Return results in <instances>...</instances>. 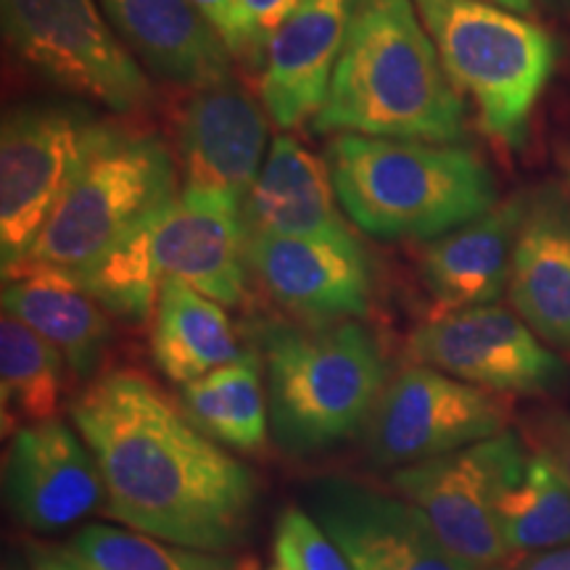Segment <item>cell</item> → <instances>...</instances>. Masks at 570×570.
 <instances>
[{
  "instance_id": "1",
  "label": "cell",
  "mask_w": 570,
  "mask_h": 570,
  "mask_svg": "<svg viewBox=\"0 0 570 570\" xmlns=\"http://www.w3.org/2000/svg\"><path fill=\"white\" fill-rule=\"evenodd\" d=\"M71 420L101 470L106 512L169 544L223 552L252 523L256 479L138 370L92 377Z\"/></svg>"
},
{
  "instance_id": "2",
  "label": "cell",
  "mask_w": 570,
  "mask_h": 570,
  "mask_svg": "<svg viewBox=\"0 0 570 570\" xmlns=\"http://www.w3.org/2000/svg\"><path fill=\"white\" fill-rule=\"evenodd\" d=\"M315 132L458 142L465 104L412 0H360Z\"/></svg>"
},
{
  "instance_id": "3",
  "label": "cell",
  "mask_w": 570,
  "mask_h": 570,
  "mask_svg": "<svg viewBox=\"0 0 570 570\" xmlns=\"http://www.w3.org/2000/svg\"><path fill=\"white\" fill-rule=\"evenodd\" d=\"M327 169L341 209L381 240H436L499 204L489 164L458 142L344 132Z\"/></svg>"
},
{
  "instance_id": "4",
  "label": "cell",
  "mask_w": 570,
  "mask_h": 570,
  "mask_svg": "<svg viewBox=\"0 0 570 570\" xmlns=\"http://www.w3.org/2000/svg\"><path fill=\"white\" fill-rule=\"evenodd\" d=\"M267 407L277 446L315 454L354 439L386 391V360L354 320L265 333Z\"/></svg>"
},
{
  "instance_id": "5",
  "label": "cell",
  "mask_w": 570,
  "mask_h": 570,
  "mask_svg": "<svg viewBox=\"0 0 570 570\" xmlns=\"http://www.w3.org/2000/svg\"><path fill=\"white\" fill-rule=\"evenodd\" d=\"M449 80L494 140L520 148L558 63V42L523 13L487 0H412Z\"/></svg>"
},
{
  "instance_id": "6",
  "label": "cell",
  "mask_w": 570,
  "mask_h": 570,
  "mask_svg": "<svg viewBox=\"0 0 570 570\" xmlns=\"http://www.w3.org/2000/svg\"><path fill=\"white\" fill-rule=\"evenodd\" d=\"M177 194L175 159L161 140L111 132L69 185L19 267L82 273L146 214Z\"/></svg>"
},
{
  "instance_id": "7",
  "label": "cell",
  "mask_w": 570,
  "mask_h": 570,
  "mask_svg": "<svg viewBox=\"0 0 570 570\" xmlns=\"http://www.w3.org/2000/svg\"><path fill=\"white\" fill-rule=\"evenodd\" d=\"M3 38L27 67L114 114H135L154 90L98 0H0Z\"/></svg>"
},
{
  "instance_id": "8",
  "label": "cell",
  "mask_w": 570,
  "mask_h": 570,
  "mask_svg": "<svg viewBox=\"0 0 570 570\" xmlns=\"http://www.w3.org/2000/svg\"><path fill=\"white\" fill-rule=\"evenodd\" d=\"M109 127L80 106L27 104L0 127V262L3 275L24 265L35 240Z\"/></svg>"
},
{
  "instance_id": "9",
  "label": "cell",
  "mask_w": 570,
  "mask_h": 570,
  "mask_svg": "<svg viewBox=\"0 0 570 570\" xmlns=\"http://www.w3.org/2000/svg\"><path fill=\"white\" fill-rule=\"evenodd\" d=\"M529 452L504 431L444 458L399 468L391 487L423 512L439 539L458 558L481 570H497L508 558L499 502Z\"/></svg>"
},
{
  "instance_id": "10",
  "label": "cell",
  "mask_w": 570,
  "mask_h": 570,
  "mask_svg": "<svg viewBox=\"0 0 570 570\" xmlns=\"http://www.w3.org/2000/svg\"><path fill=\"white\" fill-rule=\"evenodd\" d=\"M508 402L491 391L412 365L377 399L365 444L377 468L399 470L499 436L508 431Z\"/></svg>"
},
{
  "instance_id": "11",
  "label": "cell",
  "mask_w": 570,
  "mask_h": 570,
  "mask_svg": "<svg viewBox=\"0 0 570 570\" xmlns=\"http://www.w3.org/2000/svg\"><path fill=\"white\" fill-rule=\"evenodd\" d=\"M410 356L491 394L544 396L570 383L566 362L497 304L433 315L410 336Z\"/></svg>"
},
{
  "instance_id": "12",
  "label": "cell",
  "mask_w": 570,
  "mask_h": 570,
  "mask_svg": "<svg viewBox=\"0 0 570 570\" xmlns=\"http://www.w3.org/2000/svg\"><path fill=\"white\" fill-rule=\"evenodd\" d=\"M267 138L265 111L238 85L196 90L180 122V196L244 214L269 154Z\"/></svg>"
},
{
  "instance_id": "13",
  "label": "cell",
  "mask_w": 570,
  "mask_h": 570,
  "mask_svg": "<svg viewBox=\"0 0 570 570\" xmlns=\"http://www.w3.org/2000/svg\"><path fill=\"white\" fill-rule=\"evenodd\" d=\"M306 502L352 570H481L449 550L404 497L325 479L309 489Z\"/></svg>"
},
{
  "instance_id": "14",
  "label": "cell",
  "mask_w": 570,
  "mask_h": 570,
  "mask_svg": "<svg viewBox=\"0 0 570 570\" xmlns=\"http://www.w3.org/2000/svg\"><path fill=\"white\" fill-rule=\"evenodd\" d=\"M9 508L21 525L56 533L106 504L101 470L77 428L63 420L21 425L3 460Z\"/></svg>"
},
{
  "instance_id": "15",
  "label": "cell",
  "mask_w": 570,
  "mask_h": 570,
  "mask_svg": "<svg viewBox=\"0 0 570 570\" xmlns=\"http://www.w3.org/2000/svg\"><path fill=\"white\" fill-rule=\"evenodd\" d=\"M248 267L267 294L312 323L365 317L373 306V267L356 235H254Z\"/></svg>"
},
{
  "instance_id": "16",
  "label": "cell",
  "mask_w": 570,
  "mask_h": 570,
  "mask_svg": "<svg viewBox=\"0 0 570 570\" xmlns=\"http://www.w3.org/2000/svg\"><path fill=\"white\" fill-rule=\"evenodd\" d=\"M154 275L183 281L223 306H238L246 294L244 214L188 202L177 194L138 223Z\"/></svg>"
},
{
  "instance_id": "17",
  "label": "cell",
  "mask_w": 570,
  "mask_h": 570,
  "mask_svg": "<svg viewBox=\"0 0 570 570\" xmlns=\"http://www.w3.org/2000/svg\"><path fill=\"white\" fill-rule=\"evenodd\" d=\"M360 0H304L265 48L262 104L283 130L315 119L344 53Z\"/></svg>"
},
{
  "instance_id": "18",
  "label": "cell",
  "mask_w": 570,
  "mask_h": 570,
  "mask_svg": "<svg viewBox=\"0 0 570 570\" xmlns=\"http://www.w3.org/2000/svg\"><path fill=\"white\" fill-rule=\"evenodd\" d=\"M140 67L180 88L230 80V48L194 0H98Z\"/></svg>"
},
{
  "instance_id": "19",
  "label": "cell",
  "mask_w": 570,
  "mask_h": 570,
  "mask_svg": "<svg viewBox=\"0 0 570 570\" xmlns=\"http://www.w3.org/2000/svg\"><path fill=\"white\" fill-rule=\"evenodd\" d=\"M525 209L529 196H510L428 244L420 259V275L436 304V315L494 304L508 291Z\"/></svg>"
},
{
  "instance_id": "20",
  "label": "cell",
  "mask_w": 570,
  "mask_h": 570,
  "mask_svg": "<svg viewBox=\"0 0 570 570\" xmlns=\"http://www.w3.org/2000/svg\"><path fill=\"white\" fill-rule=\"evenodd\" d=\"M508 296L544 344L570 348V202L558 190L529 196Z\"/></svg>"
},
{
  "instance_id": "21",
  "label": "cell",
  "mask_w": 570,
  "mask_h": 570,
  "mask_svg": "<svg viewBox=\"0 0 570 570\" xmlns=\"http://www.w3.org/2000/svg\"><path fill=\"white\" fill-rule=\"evenodd\" d=\"M3 312L59 348L77 377H98L111 344V323L80 277L69 269L27 265L3 275Z\"/></svg>"
},
{
  "instance_id": "22",
  "label": "cell",
  "mask_w": 570,
  "mask_h": 570,
  "mask_svg": "<svg viewBox=\"0 0 570 570\" xmlns=\"http://www.w3.org/2000/svg\"><path fill=\"white\" fill-rule=\"evenodd\" d=\"M246 238L254 235H352L341 214L327 161L302 142L277 135L244 206Z\"/></svg>"
},
{
  "instance_id": "23",
  "label": "cell",
  "mask_w": 570,
  "mask_h": 570,
  "mask_svg": "<svg viewBox=\"0 0 570 570\" xmlns=\"http://www.w3.org/2000/svg\"><path fill=\"white\" fill-rule=\"evenodd\" d=\"M151 354L156 367L180 386L244 356L225 306L183 281L161 285L154 309Z\"/></svg>"
},
{
  "instance_id": "24",
  "label": "cell",
  "mask_w": 570,
  "mask_h": 570,
  "mask_svg": "<svg viewBox=\"0 0 570 570\" xmlns=\"http://www.w3.org/2000/svg\"><path fill=\"white\" fill-rule=\"evenodd\" d=\"M180 404L206 436L219 444L238 452H259L265 446L269 407L254 354L185 383Z\"/></svg>"
},
{
  "instance_id": "25",
  "label": "cell",
  "mask_w": 570,
  "mask_h": 570,
  "mask_svg": "<svg viewBox=\"0 0 570 570\" xmlns=\"http://www.w3.org/2000/svg\"><path fill=\"white\" fill-rule=\"evenodd\" d=\"M67 360L40 333L9 312L0 317V399L6 436L9 428L53 420L63 394Z\"/></svg>"
},
{
  "instance_id": "26",
  "label": "cell",
  "mask_w": 570,
  "mask_h": 570,
  "mask_svg": "<svg viewBox=\"0 0 570 570\" xmlns=\"http://www.w3.org/2000/svg\"><path fill=\"white\" fill-rule=\"evenodd\" d=\"M499 523L510 552H547L570 544V483L544 452H533L504 489Z\"/></svg>"
},
{
  "instance_id": "27",
  "label": "cell",
  "mask_w": 570,
  "mask_h": 570,
  "mask_svg": "<svg viewBox=\"0 0 570 570\" xmlns=\"http://www.w3.org/2000/svg\"><path fill=\"white\" fill-rule=\"evenodd\" d=\"M63 552L90 570H262L254 558L169 544L148 533L104 523L85 525Z\"/></svg>"
},
{
  "instance_id": "28",
  "label": "cell",
  "mask_w": 570,
  "mask_h": 570,
  "mask_svg": "<svg viewBox=\"0 0 570 570\" xmlns=\"http://www.w3.org/2000/svg\"><path fill=\"white\" fill-rule=\"evenodd\" d=\"M275 560L291 570H352L336 541L298 508H288L277 520Z\"/></svg>"
},
{
  "instance_id": "29",
  "label": "cell",
  "mask_w": 570,
  "mask_h": 570,
  "mask_svg": "<svg viewBox=\"0 0 570 570\" xmlns=\"http://www.w3.org/2000/svg\"><path fill=\"white\" fill-rule=\"evenodd\" d=\"M302 3L304 0H238L240 56H248V59L265 56L267 42L277 27Z\"/></svg>"
},
{
  "instance_id": "30",
  "label": "cell",
  "mask_w": 570,
  "mask_h": 570,
  "mask_svg": "<svg viewBox=\"0 0 570 570\" xmlns=\"http://www.w3.org/2000/svg\"><path fill=\"white\" fill-rule=\"evenodd\" d=\"M531 436L539 444V452H544L552 460V465L560 470L562 479L570 483V412H541L533 417Z\"/></svg>"
},
{
  "instance_id": "31",
  "label": "cell",
  "mask_w": 570,
  "mask_h": 570,
  "mask_svg": "<svg viewBox=\"0 0 570 570\" xmlns=\"http://www.w3.org/2000/svg\"><path fill=\"white\" fill-rule=\"evenodd\" d=\"M198 11L217 27L233 56H240V19L238 0H194Z\"/></svg>"
},
{
  "instance_id": "32",
  "label": "cell",
  "mask_w": 570,
  "mask_h": 570,
  "mask_svg": "<svg viewBox=\"0 0 570 570\" xmlns=\"http://www.w3.org/2000/svg\"><path fill=\"white\" fill-rule=\"evenodd\" d=\"M520 570H570V544L531 554Z\"/></svg>"
},
{
  "instance_id": "33",
  "label": "cell",
  "mask_w": 570,
  "mask_h": 570,
  "mask_svg": "<svg viewBox=\"0 0 570 570\" xmlns=\"http://www.w3.org/2000/svg\"><path fill=\"white\" fill-rule=\"evenodd\" d=\"M32 570H90L80 566L77 560H71L67 552H51V550H35L32 552Z\"/></svg>"
},
{
  "instance_id": "34",
  "label": "cell",
  "mask_w": 570,
  "mask_h": 570,
  "mask_svg": "<svg viewBox=\"0 0 570 570\" xmlns=\"http://www.w3.org/2000/svg\"><path fill=\"white\" fill-rule=\"evenodd\" d=\"M487 3L502 6V9H510V11H518V13H523V17H531V13H533V0H487Z\"/></svg>"
},
{
  "instance_id": "35",
  "label": "cell",
  "mask_w": 570,
  "mask_h": 570,
  "mask_svg": "<svg viewBox=\"0 0 570 570\" xmlns=\"http://www.w3.org/2000/svg\"><path fill=\"white\" fill-rule=\"evenodd\" d=\"M269 570H291V568H288V566H283V562H277V560H275V566L269 568Z\"/></svg>"
},
{
  "instance_id": "36",
  "label": "cell",
  "mask_w": 570,
  "mask_h": 570,
  "mask_svg": "<svg viewBox=\"0 0 570 570\" xmlns=\"http://www.w3.org/2000/svg\"><path fill=\"white\" fill-rule=\"evenodd\" d=\"M497 570H499V568H497Z\"/></svg>"
}]
</instances>
